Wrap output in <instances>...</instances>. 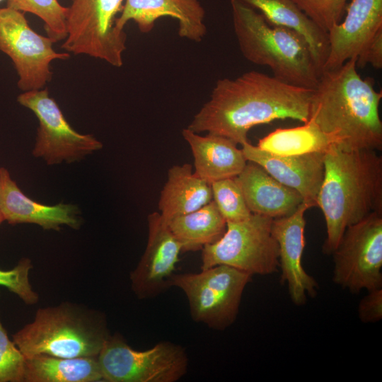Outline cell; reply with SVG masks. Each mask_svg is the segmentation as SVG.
Listing matches in <instances>:
<instances>
[{
    "mask_svg": "<svg viewBox=\"0 0 382 382\" xmlns=\"http://www.w3.org/2000/svg\"><path fill=\"white\" fill-rule=\"evenodd\" d=\"M32 267L31 260L23 257L11 270L0 269V286L17 295L28 305H34L39 300L38 294L29 281V271Z\"/></svg>",
    "mask_w": 382,
    "mask_h": 382,
    "instance_id": "cell-28",
    "label": "cell"
},
{
    "mask_svg": "<svg viewBox=\"0 0 382 382\" xmlns=\"http://www.w3.org/2000/svg\"><path fill=\"white\" fill-rule=\"evenodd\" d=\"M234 179L253 214L272 219L284 217L303 202L299 192L277 181L255 163L247 161Z\"/></svg>",
    "mask_w": 382,
    "mask_h": 382,
    "instance_id": "cell-19",
    "label": "cell"
},
{
    "mask_svg": "<svg viewBox=\"0 0 382 382\" xmlns=\"http://www.w3.org/2000/svg\"><path fill=\"white\" fill-rule=\"evenodd\" d=\"M233 32L243 56L286 83L313 89L320 76L309 46L296 31L270 24L257 10L231 0Z\"/></svg>",
    "mask_w": 382,
    "mask_h": 382,
    "instance_id": "cell-4",
    "label": "cell"
},
{
    "mask_svg": "<svg viewBox=\"0 0 382 382\" xmlns=\"http://www.w3.org/2000/svg\"><path fill=\"white\" fill-rule=\"evenodd\" d=\"M168 226L182 251H195L218 241L226 229V221L212 200L197 210L172 219Z\"/></svg>",
    "mask_w": 382,
    "mask_h": 382,
    "instance_id": "cell-24",
    "label": "cell"
},
{
    "mask_svg": "<svg viewBox=\"0 0 382 382\" xmlns=\"http://www.w3.org/2000/svg\"><path fill=\"white\" fill-rule=\"evenodd\" d=\"M241 146L248 161L258 164L277 181L299 192L309 209L317 207L324 177L325 153L281 156L263 151L249 141Z\"/></svg>",
    "mask_w": 382,
    "mask_h": 382,
    "instance_id": "cell-16",
    "label": "cell"
},
{
    "mask_svg": "<svg viewBox=\"0 0 382 382\" xmlns=\"http://www.w3.org/2000/svg\"><path fill=\"white\" fill-rule=\"evenodd\" d=\"M212 200L211 184L200 178L190 163L173 166L158 202L160 215L168 223L173 218L192 212Z\"/></svg>",
    "mask_w": 382,
    "mask_h": 382,
    "instance_id": "cell-21",
    "label": "cell"
},
{
    "mask_svg": "<svg viewBox=\"0 0 382 382\" xmlns=\"http://www.w3.org/2000/svg\"><path fill=\"white\" fill-rule=\"evenodd\" d=\"M316 205L326 224L323 252L332 255L348 226L373 212L382 213L381 156L374 150L345 151L332 146L324 154Z\"/></svg>",
    "mask_w": 382,
    "mask_h": 382,
    "instance_id": "cell-3",
    "label": "cell"
},
{
    "mask_svg": "<svg viewBox=\"0 0 382 382\" xmlns=\"http://www.w3.org/2000/svg\"><path fill=\"white\" fill-rule=\"evenodd\" d=\"M359 306V316L364 323H374L382 318V289L369 291Z\"/></svg>",
    "mask_w": 382,
    "mask_h": 382,
    "instance_id": "cell-31",
    "label": "cell"
},
{
    "mask_svg": "<svg viewBox=\"0 0 382 382\" xmlns=\"http://www.w3.org/2000/svg\"><path fill=\"white\" fill-rule=\"evenodd\" d=\"M345 11V19L327 32L328 51L322 71L357 59L382 29V0H352Z\"/></svg>",
    "mask_w": 382,
    "mask_h": 382,
    "instance_id": "cell-15",
    "label": "cell"
},
{
    "mask_svg": "<svg viewBox=\"0 0 382 382\" xmlns=\"http://www.w3.org/2000/svg\"><path fill=\"white\" fill-rule=\"evenodd\" d=\"M257 10L271 25L292 29L307 42L320 74L328 51V33L293 0H240Z\"/></svg>",
    "mask_w": 382,
    "mask_h": 382,
    "instance_id": "cell-22",
    "label": "cell"
},
{
    "mask_svg": "<svg viewBox=\"0 0 382 382\" xmlns=\"http://www.w3.org/2000/svg\"><path fill=\"white\" fill-rule=\"evenodd\" d=\"M211 188L212 200L226 222L243 221L253 214L234 178L215 181Z\"/></svg>",
    "mask_w": 382,
    "mask_h": 382,
    "instance_id": "cell-27",
    "label": "cell"
},
{
    "mask_svg": "<svg viewBox=\"0 0 382 382\" xmlns=\"http://www.w3.org/2000/svg\"><path fill=\"white\" fill-rule=\"evenodd\" d=\"M312 93L313 89L257 71L233 79H221L187 128L198 134L220 135L242 145L248 141V133L256 125L284 119L306 122Z\"/></svg>",
    "mask_w": 382,
    "mask_h": 382,
    "instance_id": "cell-1",
    "label": "cell"
},
{
    "mask_svg": "<svg viewBox=\"0 0 382 382\" xmlns=\"http://www.w3.org/2000/svg\"><path fill=\"white\" fill-rule=\"evenodd\" d=\"M3 1H4V0H0V3L2 2Z\"/></svg>",
    "mask_w": 382,
    "mask_h": 382,
    "instance_id": "cell-34",
    "label": "cell"
},
{
    "mask_svg": "<svg viewBox=\"0 0 382 382\" xmlns=\"http://www.w3.org/2000/svg\"><path fill=\"white\" fill-rule=\"evenodd\" d=\"M321 29L328 32L342 21L347 0H293Z\"/></svg>",
    "mask_w": 382,
    "mask_h": 382,
    "instance_id": "cell-29",
    "label": "cell"
},
{
    "mask_svg": "<svg viewBox=\"0 0 382 382\" xmlns=\"http://www.w3.org/2000/svg\"><path fill=\"white\" fill-rule=\"evenodd\" d=\"M4 215H3V213H2V211H1V207H0V226L1 225V224L4 221Z\"/></svg>",
    "mask_w": 382,
    "mask_h": 382,
    "instance_id": "cell-33",
    "label": "cell"
},
{
    "mask_svg": "<svg viewBox=\"0 0 382 382\" xmlns=\"http://www.w3.org/2000/svg\"><path fill=\"white\" fill-rule=\"evenodd\" d=\"M125 0H71L66 15L68 53L86 54L121 67L127 34L116 25Z\"/></svg>",
    "mask_w": 382,
    "mask_h": 382,
    "instance_id": "cell-8",
    "label": "cell"
},
{
    "mask_svg": "<svg viewBox=\"0 0 382 382\" xmlns=\"http://www.w3.org/2000/svg\"><path fill=\"white\" fill-rule=\"evenodd\" d=\"M182 135L194 158V173L209 184L236 177L247 163L241 149L224 137L207 133L200 135L187 127Z\"/></svg>",
    "mask_w": 382,
    "mask_h": 382,
    "instance_id": "cell-20",
    "label": "cell"
},
{
    "mask_svg": "<svg viewBox=\"0 0 382 382\" xmlns=\"http://www.w3.org/2000/svg\"><path fill=\"white\" fill-rule=\"evenodd\" d=\"M272 220L252 214L243 221L226 222L223 236L202 249L201 270L224 265L252 276L278 271L279 246L272 233Z\"/></svg>",
    "mask_w": 382,
    "mask_h": 382,
    "instance_id": "cell-7",
    "label": "cell"
},
{
    "mask_svg": "<svg viewBox=\"0 0 382 382\" xmlns=\"http://www.w3.org/2000/svg\"><path fill=\"white\" fill-rule=\"evenodd\" d=\"M251 277L247 272L219 265L198 273L173 274L169 286L184 291L195 321L223 330L236 320L243 292Z\"/></svg>",
    "mask_w": 382,
    "mask_h": 382,
    "instance_id": "cell-6",
    "label": "cell"
},
{
    "mask_svg": "<svg viewBox=\"0 0 382 382\" xmlns=\"http://www.w3.org/2000/svg\"><path fill=\"white\" fill-rule=\"evenodd\" d=\"M110 335L105 316L76 303L39 308L33 320L12 335L23 356L98 357Z\"/></svg>",
    "mask_w": 382,
    "mask_h": 382,
    "instance_id": "cell-5",
    "label": "cell"
},
{
    "mask_svg": "<svg viewBox=\"0 0 382 382\" xmlns=\"http://www.w3.org/2000/svg\"><path fill=\"white\" fill-rule=\"evenodd\" d=\"M17 101L39 121L32 154L47 164L78 161L102 149L103 144L92 134H80L71 127L47 88L24 91Z\"/></svg>",
    "mask_w": 382,
    "mask_h": 382,
    "instance_id": "cell-12",
    "label": "cell"
},
{
    "mask_svg": "<svg viewBox=\"0 0 382 382\" xmlns=\"http://www.w3.org/2000/svg\"><path fill=\"white\" fill-rule=\"evenodd\" d=\"M356 59L323 71L310 101L308 120L339 139L345 151L382 149L379 115L381 91L372 79H362Z\"/></svg>",
    "mask_w": 382,
    "mask_h": 382,
    "instance_id": "cell-2",
    "label": "cell"
},
{
    "mask_svg": "<svg viewBox=\"0 0 382 382\" xmlns=\"http://www.w3.org/2000/svg\"><path fill=\"white\" fill-rule=\"evenodd\" d=\"M309 207L303 202L291 214L273 219L272 233L279 246L280 282L287 284L289 294L294 303L301 306L307 296L314 297L318 285L302 265V255L306 241L305 213Z\"/></svg>",
    "mask_w": 382,
    "mask_h": 382,
    "instance_id": "cell-14",
    "label": "cell"
},
{
    "mask_svg": "<svg viewBox=\"0 0 382 382\" xmlns=\"http://www.w3.org/2000/svg\"><path fill=\"white\" fill-rule=\"evenodd\" d=\"M370 64L376 69L382 67V29L379 30L363 52L357 57V67Z\"/></svg>",
    "mask_w": 382,
    "mask_h": 382,
    "instance_id": "cell-32",
    "label": "cell"
},
{
    "mask_svg": "<svg viewBox=\"0 0 382 382\" xmlns=\"http://www.w3.org/2000/svg\"><path fill=\"white\" fill-rule=\"evenodd\" d=\"M149 237L144 255L130 274L132 288L139 299L153 297L169 286L179 261L181 245L159 213L148 216Z\"/></svg>",
    "mask_w": 382,
    "mask_h": 382,
    "instance_id": "cell-13",
    "label": "cell"
},
{
    "mask_svg": "<svg viewBox=\"0 0 382 382\" xmlns=\"http://www.w3.org/2000/svg\"><path fill=\"white\" fill-rule=\"evenodd\" d=\"M97 359L108 382H175L187 368V357L180 345L161 342L139 351L119 334L109 336Z\"/></svg>",
    "mask_w": 382,
    "mask_h": 382,
    "instance_id": "cell-9",
    "label": "cell"
},
{
    "mask_svg": "<svg viewBox=\"0 0 382 382\" xmlns=\"http://www.w3.org/2000/svg\"><path fill=\"white\" fill-rule=\"evenodd\" d=\"M332 255L335 284L353 293L381 288L382 213L348 226Z\"/></svg>",
    "mask_w": 382,
    "mask_h": 382,
    "instance_id": "cell-10",
    "label": "cell"
},
{
    "mask_svg": "<svg viewBox=\"0 0 382 382\" xmlns=\"http://www.w3.org/2000/svg\"><path fill=\"white\" fill-rule=\"evenodd\" d=\"M6 6L23 13H30L44 22L47 36L56 42L66 37L68 7L58 0H6Z\"/></svg>",
    "mask_w": 382,
    "mask_h": 382,
    "instance_id": "cell-26",
    "label": "cell"
},
{
    "mask_svg": "<svg viewBox=\"0 0 382 382\" xmlns=\"http://www.w3.org/2000/svg\"><path fill=\"white\" fill-rule=\"evenodd\" d=\"M25 357L10 340L0 318V382H24Z\"/></svg>",
    "mask_w": 382,
    "mask_h": 382,
    "instance_id": "cell-30",
    "label": "cell"
},
{
    "mask_svg": "<svg viewBox=\"0 0 382 382\" xmlns=\"http://www.w3.org/2000/svg\"><path fill=\"white\" fill-rule=\"evenodd\" d=\"M339 139L323 132L310 120L292 128H279L259 139L257 146L265 151L281 156L325 153Z\"/></svg>",
    "mask_w": 382,
    "mask_h": 382,
    "instance_id": "cell-25",
    "label": "cell"
},
{
    "mask_svg": "<svg viewBox=\"0 0 382 382\" xmlns=\"http://www.w3.org/2000/svg\"><path fill=\"white\" fill-rule=\"evenodd\" d=\"M105 381L97 357L64 358L49 355L25 357L24 382Z\"/></svg>",
    "mask_w": 382,
    "mask_h": 382,
    "instance_id": "cell-23",
    "label": "cell"
},
{
    "mask_svg": "<svg viewBox=\"0 0 382 382\" xmlns=\"http://www.w3.org/2000/svg\"><path fill=\"white\" fill-rule=\"evenodd\" d=\"M204 16L199 0H125L116 25L125 30L126 24L132 21L140 32L148 33L158 19L170 17L178 21L180 37L199 42L207 33Z\"/></svg>",
    "mask_w": 382,
    "mask_h": 382,
    "instance_id": "cell-17",
    "label": "cell"
},
{
    "mask_svg": "<svg viewBox=\"0 0 382 382\" xmlns=\"http://www.w3.org/2000/svg\"><path fill=\"white\" fill-rule=\"evenodd\" d=\"M55 42L32 29L23 12L0 8V51L11 59L23 92L44 88L52 77L51 62L70 57L68 52H56Z\"/></svg>",
    "mask_w": 382,
    "mask_h": 382,
    "instance_id": "cell-11",
    "label": "cell"
},
{
    "mask_svg": "<svg viewBox=\"0 0 382 382\" xmlns=\"http://www.w3.org/2000/svg\"><path fill=\"white\" fill-rule=\"evenodd\" d=\"M0 207L9 224H35L45 230L59 231L66 225L78 229L81 225L78 207L59 203L50 206L33 201L24 195L8 170L0 168Z\"/></svg>",
    "mask_w": 382,
    "mask_h": 382,
    "instance_id": "cell-18",
    "label": "cell"
}]
</instances>
